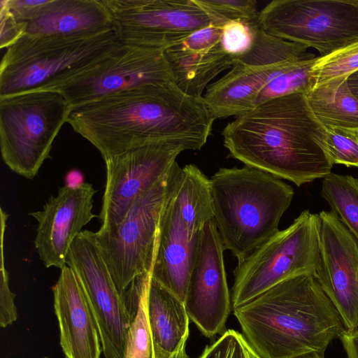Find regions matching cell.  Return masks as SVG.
Here are the masks:
<instances>
[{"instance_id": "cell-19", "label": "cell", "mask_w": 358, "mask_h": 358, "mask_svg": "<svg viewBox=\"0 0 358 358\" xmlns=\"http://www.w3.org/2000/svg\"><path fill=\"white\" fill-rule=\"evenodd\" d=\"M54 310L59 343L66 358H101L103 352L97 323L85 289L68 266L53 287Z\"/></svg>"}, {"instance_id": "cell-38", "label": "cell", "mask_w": 358, "mask_h": 358, "mask_svg": "<svg viewBox=\"0 0 358 358\" xmlns=\"http://www.w3.org/2000/svg\"><path fill=\"white\" fill-rule=\"evenodd\" d=\"M185 346L182 345L171 358H190L186 352Z\"/></svg>"}, {"instance_id": "cell-28", "label": "cell", "mask_w": 358, "mask_h": 358, "mask_svg": "<svg viewBox=\"0 0 358 358\" xmlns=\"http://www.w3.org/2000/svg\"><path fill=\"white\" fill-rule=\"evenodd\" d=\"M358 71V41L330 55L317 57L311 70L312 87Z\"/></svg>"}, {"instance_id": "cell-26", "label": "cell", "mask_w": 358, "mask_h": 358, "mask_svg": "<svg viewBox=\"0 0 358 358\" xmlns=\"http://www.w3.org/2000/svg\"><path fill=\"white\" fill-rule=\"evenodd\" d=\"M317 57L294 61L261 90L256 107L271 99L295 93L306 94L312 87L311 70Z\"/></svg>"}, {"instance_id": "cell-13", "label": "cell", "mask_w": 358, "mask_h": 358, "mask_svg": "<svg viewBox=\"0 0 358 358\" xmlns=\"http://www.w3.org/2000/svg\"><path fill=\"white\" fill-rule=\"evenodd\" d=\"M66 266L76 273L90 301L105 358H124L127 331L134 315L119 293L95 232L83 230L73 240Z\"/></svg>"}, {"instance_id": "cell-30", "label": "cell", "mask_w": 358, "mask_h": 358, "mask_svg": "<svg viewBox=\"0 0 358 358\" xmlns=\"http://www.w3.org/2000/svg\"><path fill=\"white\" fill-rule=\"evenodd\" d=\"M199 358H262L243 335L234 330H226L210 345H206Z\"/></svg>"}, {"instance_id": "cell-34", "label": "cell", "mask_w": 358, "mask_h": 358, "mask_svg": "<svg viewBox=\"0 0 358 358\" xmlns=\"http://www.w3.org/2000/svg\"><path fill=\"white\" fill-rule=\"evenodd\" d=\"M0 5V47L8 48L25 35L26 24L17 20L3 0Z\"/></svg>"}, {"instance_id": "cell-10", "label": "cell", "mask_w": 358, "mask_h": 358, "mask_svg": "<svg viewBox=\"0 0 358 358\" xmlns=\"http://www.w3.org/2000/svg\"><path fill=\"white\" fill-rule=\"evenodd\" d=\"M170 83L174 79L164 50L122 43L94 64L37 90L57 92L74 108L127 90Z\"/></svg>"}, {"instance_id": "cell-15", "label": "cell", "mask_w": 358, "mask_h": 358, "mask_svg": "<svg viewBox=\"0 0 358 358\" xmlns=\"http://www.w3.org/2000/svg\"><path fill=\"white\" fill-rule=\"evenodd\" d=\"M224 250L213 219L200 231L184 301L189 320L207 338L226 331V322L232 310Z\"/></svg>"}, {"instance_id": "cell-1", "label": "cell", "mask_w": 358, "mask_h": 358, "mask_svg": "<svg viewBox=\"0 0 358 358\" xmlns=\"http://www.w3.org/2000/svg\"><path fill=\"white\" fill-rule=\"evenodd\" d=\"M215 120L203 97L170 83L127 90L76 107L67 122L106 161L150 144L200 150Z\"/></svg>"}, {"instance_id": "cell-8", "label": "cell", "mask_w": 358, "mask_h": 358, "mask_svg": "<svg viewBox=\"0 0 358 358\" xmlns=\"http://www.w3.org/2000/svg\"><path fill=\"white\" fill-rule=\"evenodd\" d=\"M320 255L319 216L306 210L238 262L231 292L232 310L282 281L314 275Z\"/></svg>"}, {"instance_id": "cell-27", "label": "cell", "mask_w": 358, "mask_h": 358, "mask_svg": "<svg viewBox=\"0 0 358 358\" xmlns=\"http://www.w3.org/2000/svg\"><path fill=\"white\" fill-rule=\"evenodd\" d=\"M151 274L141 290L134 317L127 334L124 358H152V347L147 313V293Z\"/></svg>"}, {"instance_id": "cell-40", "label": "cell", "mask_w": 358, "mask_h": 358, "mask_svg": "<svg viewBox=\"0 0 358 358\" xmlns=\"http://www.w3.org/2000/svg\"><path fill=\"white\" fill-rule=\"evenodd\" d=\"M43 358H48V357H43Z\"/></svg>"}, {"instance_id": "cell-23", "label": "cell", "mask_w": 358, "mask_h": 358, "mask_svg": "<svg viewBox=\"0 0 358 358\" xmlns=\"http://www.w3.org/2000/svg\"><path fill=\"white\" fill-rule=\"evenodd\" d=\"M348 78L315 84L306 94L313 113L326 127L358 130V98L351 92Z\"/></svg>"}, {"instance_id": "cell-33", "label": "cell", "mask_w": 358, "mask_h": 358, "mask_svg": "<svg viewBox=\"0 0 358 358\" xmlns=\"http://www.w3.org/2000/svg\"><path fill=\"white\" fill-rule=\"evenodd\" d=\"M202 6L225 21L234 20L258 21L259 13L255 0H196Z\"/></svg>"}, {"instance_id": "cell-18", "label": "cell", "mask_w": 358, "mask_h": 358, "mask_svg": "<svg viewBox=\"0 0 358 358\" xmlns=\"http://www.w3.org/2000/svg\"><path fill=\"white\" fill-rule=\"evenodd\" d=\"M223 25L211 24L164 50L174 83L185 94L203 97L210 82L232 67L221 43Z\"/></svg>"}, {"instance_id": "cell-16", "label": "cell", "mask_w": 358, "mask_h": 358, "mask_svg": "<svg viewBox=\"0 0 358 358\" xmlns=\"http://www.w3.org/2000/svg\"><path fill=\"white\" fill-rule=\"evenodd\" d=\"M320 255L315 277L345 331L358 329V241L332 211L319 214Z\"/></svg>"}, {"instance_id": "cell-21", "label": "cell", "mask_w": 358, "mask_h": 358, "mask_svg": "<svg viewBox=\"0 0 358 358\" xmlns=\"http://www.w3.org/2000/svg\"><path fill=\"white\" fill-rule=\"evenodd\" d=\"M25 24L29 36H82L114 28L103 0H48Z\"/></svg>"}, {"instance_id": "cell-2", "label": "cell", "mask_w": 358, "mask_h": 358, "mask_svg": "<svg viewBox=\"0 0 358 358\" xmlns=\"http://www.w3.org/2000/svg\"><path fill=\"white\" fill-rule=\"evenodd\" d=\"M222 135L232 157L298 187L331 173L326 127L304 93L259 104L236 116Z\"/></svg>"}, {"instance_id": "cell-25", "label": "cell", "mask_w": 358, "mask_h": 358, "mask_svg": "<svg viewBox=\"0 0 358 358\" xmlns=\"http://www.w3.org/2000/svg\"><path fill=\"white\" fill-rule=\"evenodd\" d=\"M321 196L358 241V178L331 173L323 178Z\"/></svg>"}, {"instance_id": "cell-22", "label": "cell", "mask_w": 358, "mask_h": 358, "mask_svg": "<svg viewBox=\"0 0 358 358\" xmlns=\"http://www.w3.org/2000/svg\"><path fill=\"white\" fill-rule=\"evenodd\" d=\"M152 358H171L189 336V317L184 302L150 276L147 293Z\"/></svg>"}, {"instance_id": "cell-4", "label": "cell", "mask_w": 358, "mask_h": 358, "mask_svg": "<svg viewBox=\"0 0 358 358\" xmlns=\"http://www.w3.org/2000/svg\"><path fill=\"white\" fill-rule=\"evenodd\" d=\"M210 182L214 222L238 262L279 231L294 195L280 178L247 165L219 169Z\"/></svg>"}, {"instance_id": "cell-17", "label": "cell", "mask_w": 358, "mask_h": 358, "mask_svg": "<svg viewBox=\"0 0 358 358\" xmlns=\"http://www.w3.org/2000/svg\"><path fill=\"white\" fill-rule=\"evenodd\" d=\"M96 190L92 184L65 185L50 196L41 210L29 213L38 223L34 245L46 268L62 270L75 238L97 217L92 212Z\"/></svg>"}, {"instance_id": "cell-31", "label": "cell", "mask_w": 358, "mask_h": 358, "mask_svg": "<svg viewBox=\"0 0 358 358\" xmlns=\"http://www.w3.org/2000/svg\"><path fill=\"white\" fill-rule=\"evenodd\" d=\"M257 22L234 20L227 22L222 26V45L234 59L250 49L254 41V25Z\"/></svg>"}, {"instance_id": "cell-37", "label": "cell", "mask_w": 358, "mask_h": 358, "mask_svg": "<svg viewBox=\"0 0 358 358\" xmlns=\"http://www.w3.org/2000/svg\"><path fill=\"white\" fill-rule=\"evenodd\" d=\"M348 84L351 92L358 98V71L348 76Z\"/></svg>"}, {"instance_id": "cell-11", "label": "cell", "mask_w": 358, "mask_h": 358, "mask_svg": "<svg viewBox=\"0 0 358 358\" xmlns=\"http://www.w3.org/2000/svg\"><path fill=\"white\" fill-rule=\"evenodd\" d=\"M126 45L165 50L211 24L227 21L196 0H103Z\"/></svg>"}, {"instance_id": "cell-6", "label": "cell", "mask_w": 358, "mask_h": 358, "mask_svg": "<svg viewBox=\"0 0 358 358\" xmlns=\"http://www.w3.org/2000/svg\"><path fill=\"white\" fill-rule=\"evenodd\" d=\"M182 168L175 162L150 189L139 196L117 224L95 232L103 258L123 296L137 277L151 273L162 213L173 196Z\"/></svg>"}, {"instance_id": "cell-39", "label": "cell", "mask_w": 358, "mask_h": 358, "mask_svg": "<svg viewBox=\"0 0 358 358\" xmlns=\"http://www.w3.org/2000/svg\"><path fill=\"white\" fill-rule=\"evenodd\" d=\"M297 358H324V355H320L317 353H311L308 355H306Z\"/></svg>"}, {"instance_id": "cell-5", "label": "cell", "mask_w": 358, "mask_h": 358, "mask_svg": "<svg viewBox=\"0 0 358 358\" xmlns=\"http://www.w3.org/2000/svg\"><path fill=\"white\" fill-rule=\"evenodd\" d=\"M122 43L114 28L82 36L24 35L0 65V97L37 90L100 61Z\"/></svg>"}, {"instance_id": "cell-35", "label": "cell", "mask_w": 358, "mask_h": 358, "mask_svg": "<svg viewBox=\"0 0 358 358\" xmlns=\"http://www.w3.org/2000/svg\"><path fill=\"white\" fill-rule=\"evenodd\" d=\"M5 4L20 22L33 19L48 0H3Z\"/></svg>"}, {"instance_id": "cell-36", "label": "cell", "mask_w": 358, "mask_h": 358, "mask_svg": "<svg viewBox=\"0 0 358 358\" xmlns=\"http://www.w3.org/2000/svg\"><path fill=\"white\" fill-rule=\"evenodd\" d=\"M347 358H358V329L345 331L339 338Z\"/></svg>"}, {"instance_id": "cell-3", "label": "cell", "mask_w": 358, "mask_h": 358, "mask_svg": "<svg viewBox=\"0 0 358 358\" xmlns=\"http://www.w3.org/2000/svg\"><path fill=\"white\" fill-rule=\"evenodd\" d=\"M233 312L242 334L262 358L324 355L345 331L311 273L282 281Z\"/></svg>"}, {"instance_id": "cell-12", "label": "cell", "mask_w": 358, "mask_h": 358, "mask_svg": "<svg viewBox=\"0 0 358 358\" xmlns=\"http://www.w3.org/2000/svg\"><path fill=\"white\" fill-rule=\"evenodd\" d=\"M299 54L295 43L257 29L250 49L206 88L203 98L214 117H236L255 108L261 90Z\"/></svg>"}, {"instance_id": "cell-32", "label": "cell", "mask_w": 358, "mask_h": 358, "mask_svg": "<svg viewBox=\"0 0 358 358\" xmlns=\"http://www.w3.org/2000/svg\"><path fill=\"white\" fill-rule=\"evenodd\" d=\"M1 215V268H0V327L6 328L17 319V307L15 304V294L9 287L8 273L4 260V237L8 215L2 208Z\"/></svg>"}, {"instance_id": "cell-7", "label": "cell", "mask_w": 358, "mask_h": 358, "mask_svg": "<svg viewBox=\"0 0 358 358\" xmlns=\"http://www.w3.org/2000/svg\"><path fill=\"white\" fill-rule=\"evenodd\" d=\"M73 108L59 93L35 90L0 97V148L13 172L34 178Z\"/></svg>"}, {"instance_id": "cell-9", "label": "cell", "mask_w": 358, "mask_h": 358, "mask_svg": "<svg viewBox=\"0 0 358 358\" xmlns=\"http://www.w3.org/2000/svg\"><path fill=\"white\" fill-rule=\"evenodd\" d=\"M258 22L267 33L323 57L358 41V0H273Z\"/></svg>"}, {"instance_id": "cell-29", "label": "cell", "mask_w": 358, "mask_h": 358, "mask_svg": "<svg viewBox=\"0 0 358 358\" xmlns=\"http://www.w3.org/2000/svg\"><path fill=\"white\" fill-rule=\"evenodd\" d=\"M326 129L325 147L331 163L358 168V130L332 127Z\"/></svg>"}, {"instance_id": "cell-20", "label": "cell", "mask_w": 358, "mask_h": 358, "mask_svg": "<svg viewBox=\"0 0 358 358\" xmlns=\"http://www.w3.org/2000/svg\"><path fill=\"white\" fill-rule=\"evenodd\" d=\"M173 197L161 215L151 277L184 302L199 234L190 238Z\"/></svg>"}, {"instance_id": "cell-14", "label": "cell", "mask_w": 358, "mask_h": 358, "mask_svg": "<svg viewBox=\"0 0 358 358\" xmlns=\"http://www.w3.org/2000/svg\"><path fill=\"white\" fill-rule=\"evenodd\" d=\"M182 151V147L173 144H150L106 160L101 228L119 224L136 200L164 176Z\"/></svg>"}, {"instance_id": "cell-24", "label": "cell", "mask_w": 358, "mask_h": 358, "mask_svg": "<svg viewBox=\"0 0 358 358\" xmlns=\"http://www.w3.org/2000/svg\"><path fill=\"white\" fill-rule=\"evenodd\" d=\"M173 198L190 238H195L213 219L210 179L196 166H185Z\"/></svg>"}]
</instances>
